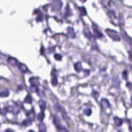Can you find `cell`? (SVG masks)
<instances>
[{
  "mask_svg": "<svg viewBox=\"0 0 132 132\" xmlns=\"http://www.w3.org/2000/svg\"><path fill=\"white\" fill-rule=\"evenodd\" d=\"M66 132H67V131H66Z\"/></svg>",
  "mask_w": 132,
  "mask_h": 132,
  "instance_id": "cell-38",
  "label": "cell"
},
{
  "mask_svg": "<svg viewBox=\"0 0 132 132\" xmlns=\"http://www.w3.org/2000/svg\"><path fill=\"white\" fill-rule=\"evenodd\" d=\"M9 92L8 90H3L0 92V97H5L9 96Z\"/></svg>",
  "mask_w": 132,
  "mask_h": 132,
  "instance_id": "cell-22",
  "label": "cell"
},
{
  "mask_svg": "<svg viewBox=\"0 0 132 132\" xmlns=\"http://www.w3.org/2000/svg\"><path fill=\"white\" fill-rule=\"evenodd\" d=\"M39 89L38 88V86H32L31 85V86L29 87V90L30 91H31V92H36L38 91V90Z\"/></svg>",
  "mask_w": 132,
  "mask_h": 132,
  "instance_id": "cell-25",
  "label": "cell"
},
{
  "mask_svg": "<svg viewBox=\"0 0 132 132\" xmlns=\"http://www.w3.org/2000/svg\"><path fill=\"white\" fill-rule=\"evenodd\" d=\"M53 123L55 124V125L57 127V129L58 130H62L63 128L62 127L61 122H60V120L59 118L56 115H54L53 116Z\"/></svg>",
  "mask_w": 132,
  "mask_h": 132,
  "instance_id": "cell-4",
  "label": "cell"
},
{
  "mask_svg": "<svg viewBox=\"0 0 132 132\" xmlns=\"http://www.w3.org/2000/svg\"><path fill=\"white\" fill-rule=\"evenodd\" d=\"M63 6L62 2L60 1H54L52 3V9L55 11H59Z\"/></svg>",
  "mask_w": 132,
  "mask_h": 132,
  "instance_id": "cell-3",
  "label": "cell"
},
{
  "mask_svg": "<svg viewBox=\"0 0 132 132\" xmlns=\"http://www.w3.org/2000/svg\"><path fill=\"white\" fill-rule=\"evenodd\" d=\"M37 93L38 94V95L40 97H43L44 96V92L41 91V90H40V89H39L38 91L37 92Z\"/></svg>",
  "mask_w": 132,
  "mask_h": 132,
  "instance_id": "cell-31",
  "label": "cell"
},
{
  "mask_svg": "<svg viewBox=\"0 0 132 132\" xmlns=\"http://www.w3.org/2000/svg\"><path fill=\"white\" fill-rule=\"evenodd\" d=\"M29 82L32 86H38L39 85V81L38 78L36 77H31L29 78Z\"/></svg>",
  "mask_w": 132,
  "mask_h": 132,
  "instance_id": "cell-11",
  "label": "cell"
},
{
  "mask_svg": "<svg viewBox=\"0 0 132 132\" xmlns=\"http://www.w3.org/2000/svg\"><path fill=\"white\" fill-rule=\"evenodd\" d=\"M121 35L123 38V39L124 38L125 39V40L127 41V42H129V43L132 44V40L131 39L130 37L127 36V35L125 33H122Z\"/></svg>",
  "mask_w": 132,
  "mask_h": 132,
  "instance_id": "cell-20",
  "label": "cell"
},
{
  "mask_svg": "<svg viewBox=\"0 0 132 132\" xmlns=\"http://www.w3.org/2000/svg\"><path fill=\"white\" fill-rule=\"evenodd\" d=\"M84 114L87 116H90L91 114V110L90 108H86L84 110Z\"/></svg>",
  "mask_w": 132,
  "mask_h": 132,
  "instance_id": "cell-28",
  "label": "cell"
},
{
  "mask_svg": "<svg viewBox=\"0 0 132 132\" xmlns=\"http://www.w3.org/2000/svg\"><path fill=\"white\" fill-rule=\"evenodd\" d=\"M54 109L56 111H57L58 112V111H62V109H63V108L61 106H60L59 104H57V103L55 104L54 105Z\"/></svg>",
  "mask_w": 132,
  "mask_h": 132,
  "instance_id": "cell-26",
  "label": "cell"
},
{
  "mask_svg": "<svg viewBox=\"0 0 132 132\" xmlns=\"http://www.w3.org/2000/svg\"><path fill=\"white\" fill-rule=\"evenodd\" d=\"M28 132H35L33 130H29L28 131Z\"/></svg>",
  "mask_w": 132,
  "mask_h": 132,
  "instance_id": "cell-35",
  "label": "cell"
},
{
  "mask_svg": "<svg viewBox=\"0 0 132 132\" xmlns=\"http://www.w3.org/2000/svg\"><path fill=\"white\" fill-rule=\"evenodd\" d=\"M109 17L111 18L112 22L115 24H118L119 23V18L116 15L115 10L112 9H111L108 10L107 13Z\"/></svg>",
  "mask_w": 132,
  "mask_h": 132,
  "instance_id": "cell-1",
  "label": "cell"
},
{
  "mask_svg": "<svg viewBox=\"0 0 132 132\" xmlns=\"http://www.w3.org/2000/svg\"><path fill=\"white\" fill-rule=\"evenodd\" d=\"M101 104L103 108H104V109L107 108L109 107V106H110L109 101L106 99H102L101 102Z\"/></svg>",
  "mask_w": 132,
  "mask_h": 132,
  "instance_id": "cell-13",
  "label": "cell"
},
{
  "mask_svg": "<svg viewBox=\"0 0 132 132\" xmlns=\"http://www.w3.org/2000/svg\"><path fill=\"white\" fill-rule=\"evenodd\" d=\"M4 132H14V131H13L12 130L7 129V130H6Z\"/></svg>",
  "mask_w": 132,
  "mask_h": 132,
  "instance_id": "cell-34",
  "label": "cell"
},
{
  "mask_svg": "<svg viewBox=\"0 0 132 132\" xmlns=\"http://www.w3.org/2000/svg\"><path fill=\"white\" fill-rule=\"evenodd\" d=\"M7 61L9 65L13 66H16L18 65V60L16 58H15L14 57H9L7 58Z\"/></svg>",
  "mask_w": 132,
  "mask_h": 132,
  "instance_id": "cell-10",
  "label": "cell"
},
{
  "mask_svg": "<svg viewBox=\"0 0 132 132\" xmlns=\"http://www.w3.org/2000/svg\"><path fill=\"white\" fill-rule=\"evenodd\" d=\"M84 34L85 36L88 38L92 41L95 40V37H94L93 35L91 33V32H90L89 30L87 28H85L84 29Z\"/></svg>",
  "mask_w": 132,
  "mask_h": 132,
  "instance_id": "cell-7",
  "label": "cell"
},
{
  "mask_svg": "<svg viewBox=\"0 0 132 132\" xmlns=\"http://www.w3.org/2000/svg\"><path fill=\"white\" fill-rule=\"evenodd\" d=\"M74 67L75 71L77 72H80L82 70V65L81 62H77L74 63Z\"/></svg>",
  "mask_w": 132,
  "mask_h": 132,
  "instance_id": "cell-14",
  "label": "cell"
},
{
  "mask_svg": "<svg viewBox=\"0 0 132 132\" xmlns=\"http://www.w3.org/2000/svg\"><path fill=\"white\" fill-rule=\"evenodd\" d=\"M18 69H19L22 72L26 73L28 71V68L26 66L24 63H20L18 65Z\"/></svg>",
  "mask_w": 132,
  "mask_h": 132,
  "instance_id": "cell-12",
  "label": "cell"
},
{
  "mask_svg": "<svg viewBox=\"0 0 132 132\" xmlns=\"http://www.w3.org/2000/svg\"><path fill=\"white\" fill-rule=\"evenodd\" d=\"M32 120H30L29 119H25L23 121V124L26 126H28L29 125H31L32 124Z\"/></svg>",
  "mask_w": 132,
  "mask_h": 132,
  "instance_id": "cell-24",
  "label": "cell"
},
{
  "mask_svg": "<svg viewBox=\"0 0 132 132\" xmlns=\"http://www.w3.org/2000/svg\"><path fill=\"white\" fill-rule=\"evenodd\" d=\"M54 57L56 60H58V61H60V60H61L62 59V55H60L59 54H55L54 55Z\"/></svg>",
  "mask_w": 132,
  "mask_h": 132,
  "instance_id": "cell-29",
  "label": "cell"
},
{
  "mask_svg": "<svg viewBox=\"0 0 132 132\" xmlns=\"http://www.w3.org/2000/svg\"><path fill=\"white\" fill-rule=\"evenodd\" d=\"M114 122L117 126H120L123 123V121L118 117L114 118Z\"/></svg>",
  "mask_w": 132,
  "mask_h": 132,
  "instance_id": "cell-18",
  "label": "cell"
},
{
  "mask_svg": "<svg viewBox=\"0 0 132 132\" xmlns=\"http://www.w3.org/2000/svg\"><path fill=\"white\" fill-rule=\"evenodd\" d=\"M39 105L42 111H44L46 107V102L44 100H41L39 101Z\"/></svg>",
  "mask_w": 132,
  "mask_h": 132,
  "instance_id": "cell-15",
  "label": "cell"
},
{
  "mask_svg": "<svg viewBox=\"0 0 132 132\" xmlns=\"http://www.w3.org/2000/svg\"><path fill=\"white\" fill-rule=\"evenodd\" d=\"M47 127L45 124L43 123H41L39 125V132H46Z\"/></svg>",
  "mask_w": 132,
  "mask_h": 132,
  "instance_id": "cell-19",
  "label": "cell"
},
{
  "mask_svg": "<svg viewBox=\"0 0 132 132\" xmlns=\"http://www.w3.org/2000/svg\"><path fill=\"white\" fill-rule=\"evenodd\" d=\"M67 35L71 39H74L76 37V33H75L74 29L72 27L69 26L67 28Z\"/></svg>",
  "mask_w": 132,
  "mask_h": 132,
  "instance_id": "cell-6",
  "label": "cell"
},
{
  "mask_svg": "<svg viewBox=\"0 0 132 132\" xmlns=\"http://www.w3.org/2000/svg\"><path fill=\"white\" fill-rule=\"evenodd\" d=\"M44 117H45V114H44V111H41L38 115L37 119L39 121L42 122V121L43 120L44 118Z\"/></svg>",
  "mask_w": 132,
  "mask_h": 132,
  "instance_id": "cell-21",
  "label": "cell"
},
{
  "mask_svg": "<svg viewBox=\"0 0 132 132\" xmlns=\"http://www.w3.org/2000/svg\"><path fill=\"white\" fill-rule=\"evenodd\" d=\"M105 32H106V33H107V34L114 40H115V41L120 40V38L118 33L116 31H114V30L108 28L106 29Z\"/></svg>",
  "mask_w": 132,
  "mask_h": 132,
  "instance_id": "cell-2",
  "label": "cell"
},
{
  "mask_svg": "<svg viewBox=\"0 0 132 132\" xmlns=\"http://www.w3.org/2000/svg\"><path fill=\"white\" fill-rule=\"evenodd\" d=\"M26 115H27L28 117V119L33 121L34 119L35 114L33 109H32V111H30L29 112H28V114H26Z\"/></svg>",
  "mask_w": 132,
  "mask_h": 132,
  "instance_id": "cell-16",
  "label": "cell"
},
{
  "mask_svg": "<svg viewBox=\"0 0 132 132\" xmlns=\"http://www.w3.org/2000/svg\"><path fill=\"white\" fill-rule=\"evenodd\" d=\"M35 13L37 14V17L36 19L37 22H41L42 21L43 19V16L42 12H41V10L39 9H36L35 10Z\"/></svg>",
  "mask_w": 132,
  "mask_h": 132,
  "instance_id": "cell-9",
  "label": "cell"
},
{
  "mask_svg": "<svg viewBox=\"0 0 132 132\" xmlns=\"http://www.w3.org/2000/svg\"><path fill=\"white\" fill-rule=\"evenodd\" d=\"M0 111H1V108H0Z\"/></svg>",
  "mask_w": 132,
  "mask_h": 132,
  "instance_id": "cell-37",
  "label": "cell"
},
{
  "mask_svg": "<svg viewBox=\"0 0 132 132\" xmlns=\"http://www.w3.org/2000/svg\"><path fill=\"white\" fill-rule=\"evenodd\" d=\"M24 102L26 103L31 104L32 103V98L29 95H28L25 97Z\"/></svg>",
  "mask_w": 132,
  "mask_h": 132,
  "instance_id": "cell-23",
  "label": "cell"
},
{
  "mask_svg": "<svg viewBox=\"0 0 132 132\" xmlns=\"http://www.w3.org/2000/svg\"><path fill=\"white\" fill-rule=\"evenodd\" d=\"M92 28H93V31L94 32V33H95V36L97 38H102L103 36L102 34V33L101 32L100 30L98 29L96 25H93Z\"/></svg>",
  "mask_w": 132,
  "mask_h": 132,
  "instance_id": "cell-8",
  "label": "cell"
},
{
  "mask_svg": "<svg viewBox=\"0 0 132 132\" xmlns=\"http://www.w3.org/2000/svg\"><path fill=\"white\" fill-rule=\"evenodd\" d=\"M8 112L12 113L13 114H18L20 112V108L16 105H12L7 107Z\"/></svg>",
  "mask_w": 132,
  "mask_h": 132,
  "instance_id": "cell-5",
  "label": "cell"
},
{
  "mask_svg": "<svg viewBox=\"0 0 132 132\" xmlns=\"http://www.w3.org/2000/svg\"><path fill=\"white\" fill-rule=\"evenodd\" d=\"M51 84L53 86H57L58 84V79L56 75H53L51 78Z\"/></svg>",
  "mask_w": 132,
  "mask_h": 132,
  "instance_id": "cell-17",
  "label": "cell"
},
{
  "mask_svg": "<svg viewBox=\"0 0 132 132\" xmlns=\"http://www.w3.org/2000/svg\"><path fill=\"white\" fill-rule=\"evenodd\" d=\"M131 101H132V97H131Z\"/></svg>",
  "mask_w": 132,
  "mask_h": 132,
  "instance_id": "cell-36",
  "label": "cell"
},
{
  "mask_svg": "<svg viewBox=\"0 0 132 132\" xmlns=\"http://www.w3.org/2000/svg\"><path fill=\"white\" fill-rule=\"evenodd\" d=\"M79 10H80V12L82 16H85V15L87 14L86 10L84 7L82 6L81 7H79Z\"/></svg>",
  "mask_w": 132,
  "mask_h": 132,
  "instance_id": "cell-27",
  "label": "cell"
},
{
  "mask_svg": "<svg viewBox=\"0 0 132 132\" xmlns=\"http://www.w3.org/2000/svg\"><path fill=\"white\" fill-rule=\"evenodd\" d=\"M129 129L131 132H132V122H131L129 124Z\"/></svg>",
  "mask_w": 132,
  "mask_h": 132,
  "instance_id": "cell-33",
  "label": "cell"
},
{
  "mask_svg": "<svg viewBox=\"0 0 132 132\" xmlns=\"http://www.w3.org/2000/svg\"><path fill=\"white\" fill-rule=\"evenodd\" d=\"M7 111H7V107H5V108H3L2 109H1V111H0V114H1V115H3V116L5 115Z\"/></svg>",
  "mask_w": 132,
  "mask_h": 132,
  "instance_id": "cell-30",
  "label": "cell"
},
{
  "mask_svg": "<svg viewBox=\"0 0 132 132\" xmlns=\"http://www.w3.org/2000/svg\"><path fill=\"white\" fill-rule=\"evenodd\" d=\"M129 58L131 61H132V50L129 51Z\"/></svg>",
  "mask_w": 132,
  "mask_h": 132,
  "instance_id": "cell-32",
  "label": "cell"
}]
</instances>
